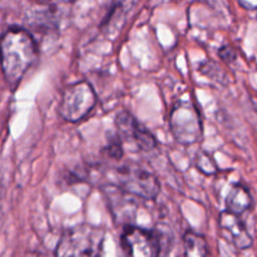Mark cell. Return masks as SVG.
Returning <instances> with one entry per match:
<instances>
[{
    "label": "cell",
    "instance_id": "obj_1",
    "mask_svg": "<svg viewBox=\"0 0 257 257\" xmlns=\"http://www.w3.org/2000/svg\"><path fill=\"white\" fill-rule=\"evenodd\" d=\"M37 58V43L28 30L20 27H12L0 38L3 74L12 89L18 87Z\"/></svg>",
    "mask_w": 257,
    "mask_h": 257
},
{
    "label": "cell",
    "instance_id": "obj_2",
    "mask_svg": "<svg viewBox=\"0 0 257 257\" xmlns=\"http://www.w3.org/2000/svg\"><path fill=\"white\" fill-rule=\"evenodd\" d=\"M104 231L89 223L67 228L60 236L55 257H102Z\"/></svg>",
    "mask_w": 257,
    "mask_h": 257
},
{
    "label": "cell",
    "instance_id": "obj_3",
    "mask_svg": "<svg viewBox=\"0 0 257 257\" xmlns=\"http://www.w3.org/2000/svg\"><path fill=\"white\" fill-rule=\"evenodd\" d=\"M168 124L175 140L183 146L195 145L202 138L201 114L192 100H177L170 113Z\"/></svg>",
    "mask_w": 257,
    "mask_h": 257
},
{
    "label": "cell",
    "instance_id": "obj_4",
    "mask_svg": "<svg viewBox=\"0 0 257 257\" xmlns=\"http://www.w3.org/2000/svg\"><path fill=\"white\" fill-rule=\"evenodd\" d=\"M115 175L119 187L130 195L150 201L156 200L160 193L161 185L155 173L138 163H125Z\"/></svg>",
    "mask_w": 257,
    "mask_h": 257
},
{
    "label": "cell",
    "instance_id": "obj_5",
    "mask_svg": "<svg viewBox=\"0 0 257 257\" xmlns=\"http://www.w3.org/2000/svg\"><path fill=\"white\" fill-rule=\"evenodd\" d=\"M97 103V95L92 85L79 80L68 85L62 93L59 102V114L72 123L84 119Z\"/></svg>",
    "mask_w": 257,
    "mask_h": 257
},
{
    "label": "cell",
    "instance_id": "obj_6",
    "mask_svg": "<svg viewBox=\"0 0 257 257\" xmlns=\"http://www.w3.org/2000/svg\"><path fill=\"white\" fill-rule=\"evenodd\" d=\"M122 246L128 257H158L160 235L153 230L127 225L122 232Z\"/></svg>",
    "mask_w": 257,
    "mask_h": 257
},
{
    "label": "cell",
    "instance_id": "obj_7",
    "mask_svg": "<svg viewBox=\"0 0 257 257\" xmlns=\"http://www.w3.org/2000/svg\"><path fill=\"white\" fill-rule=\"evenodd\" d=\"M115 127L122 142L130 143L135 150L150 152L157 147L155 136L127 110L118 113L115 117Z\"/></svg>",
    "mask_w": 257,
    "mask_h": 257
},
{
    "label": "cell",
    "instance_id": "obj_8",
    "mask_svg": "<svg viewBox=\"0 0 257 257\" xmlns=\"http://www.w3.org/2000/svg\"><path fill=\"white\" fill-rule=\"evenodd\" d=\"M218 226L221 236L238 250H246L252 246V236L241 221L240 216L233 215L227 210L222 211L218 216Z\"/></svg>",
    "mask_w": 257,
    "mask_h": 257
},
{
    "label": "cell",
    "instance_id": "obj_9",
    "mask_svg": "<svg viewBox=\"0 0 257 257\" xmlns=\"http://www.w3.org/2000/svg\"><path fill=\"white\" fill-rule=\"evenodd\" d=\"M252 205V196L246 186H243L242 183H236L231 187L230 192L226 197V207H227L228 212L240 216L246 211L251 210Z\"/></svg>",
    "mask_w": 257,
    "mask_h": 257
},
{
    "label": "cell",
    "instance_id": "obj_10",
    "mask_svg": "<svg viewBox=\"0 0 257 257\" xmlns=\"http://www.w3.org/2000/svg\"><path fill=\"white\" fill-rule=\"evenodd\" d=\"M185 257H210L206 238L200 233L187 231L183 236Z\"/></svg>",
    "mask_w": 257,
    "mask_h": 257
},
{
    "label": "cell",
    "instance_id": "obj_11",
    "mask_svg": "<svg viewBox=\"0 0 257 257\" xmlns=\"http://www.w3.org/2000/svg\"><path fill=\"white\" fill-rule=\"evenodd\" d=\"M196 166H197L198 170L202 173L207 176L216 175L218 172V168L216 166L215 161L211 157L210 155H207L206 152H200L196 158Z\"/></svg>",
    "mask_w": 257,
    "mask_h": 257
},
{
    "label": "cell",
    "instance_id": "obj_12",
    "mask_svg": "<svg viewBox=\"0 0 257 257\" xmlns=\"http://www.w3.org/2000/svg\"><path fill=\"white\" fill-rule=\"evenodd\" d=\"M104 151L113 160H120L123 157V142L119 138V136L110 135Z\"/></svg>",
    "mask_w": 257,
    "mask_h": 257
},
{
    "label": "cell",
    "instance_id": "obj_13",
    "mask_svg": "<svg viewBox=\"0 0 257 257\" xmlns=\"http://www.w3.org/2000/svg\"><path fill=\"white\" fill-rule=\"evenodd\" d=\"M218 55H220L221 59L225 60L226 63H232L233 60L236 59V57H237L235 49L231 48L230 45H225V47L221 48V49L218 50Z\"/></svg>",
    "mask_w": 257,
    "mask_h": 257
},
{
    "label": "cell",
    "instance_id": "obj_14",
    "mask_svg": "<svg viewBox=\"0 0 257 257\" xmlns=\"http://www.w3.org/2000/svg\"><path fill=\"white\" fill-rule=\"evenodd\" d=\"M238 4L246 10H257V2H240Z\"/></svg>",
    "mask_w": 257,
    "mask_h": 257
}]
</instances>
